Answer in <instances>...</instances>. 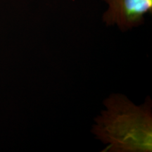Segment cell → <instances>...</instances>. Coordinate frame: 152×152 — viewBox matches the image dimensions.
Masks as SVG:
<instances>
[{
	"mask_svg": "<svg viewBox=\"0 0 152 152\" xmlns=\"http://www.w3.org/2000/svg\"><path fill=\"white\" fill-rule=\"evenodd\" d=\"M105 105L107 111L98 118L94 129L98 138L108 144L104 151L151 152V105L138 107L119 94L112 95Z\"/></svg>",
	"mask_w": 152,
	"mask_h": 152,
	"instance_id": "1",
	"label": "cell"
},
{
	"mask_svg": "<svg viewBox=\"0 0 152 152\" xmlns=\"http://www.w3.org/2000/svg\"><path fill=\"white\" fill-rule=\"evenodd\" d=\"M109 5L104 14L107 26L117 24L126 30L144 23V16L152 12V0H104Z\"/></svg>",
	"mask_w": 152,
	"mask_h": 152,
	"instance_id": "2",
	"label": "cell"
}]
</instances>
